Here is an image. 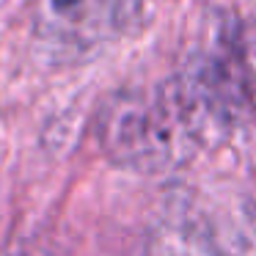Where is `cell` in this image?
<instances>
[{
	"label": "cell",
	"instance_id": "1",
	"mask_svg": "<svg viewBox=\"0 0 256 256\" xmlns=\"http://www.w3.org/2000/svg\"><path fill=\"white\" fill-rule=\"evenodd\" d=\"M80 0H52V6L58 8V12H69V8H74Z\"/></svg>",
	"mask_w": 256,
	"mask_h": 256
}]
</instances>
